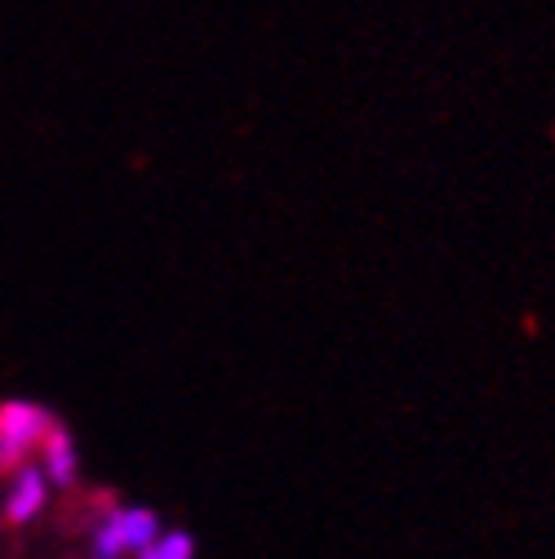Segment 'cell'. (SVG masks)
Segmentation results:
<instances>
[{
  "mask_svg": "<svg viewBox=\"0 0 555 559\" xmlns=\"http://www.w3.org/2000/svg\"><path fill=\"white\" fill-rule=\"evenodd\" d=\"M138 559H161V550L156 546H143V550H138Z\"/></svg>",
  "mask_w": 555,
  "mask_h": 559,
  "instance_id": "6",
  "label": "cell"
},
{
  "mask_svg": "<svg viewBox=\"0 0 555 559\" xmlns=\"http://www.w3.org/2000/svg\"><path fill=\"white\" fill-rule=\"evenodd\" d=\"M107 520H111V528H116L125 550H143V546H152L161 537V515L147 511V507H125V511H111Z\"/></svg>",
  "mask_w": 555,
  "mask_h": 559,
  "instance_id": "3",
  "label": "cell"
},
{
  "mask_svg": "<svg viewBox=\"0 0 555 559\" xmlns=\"http://www.w3.org/2000/svg\"><path fill=\"white\" fill-rule=\"evenodd\" d=\"M45 484H49V475H40V471H32V466L19 471L14 493H10V502H5V524L23 528V524H32V520L45 511V498H49Z\"/></svg>",
  "mask_w": 555,
  "mask_h": 559,
  "instance_id": "2",
  "label": "cell"
},
{
  "mask_svg": "<svg viewBox=\"0 0 555 559\" xmlns=\"http://www.w3.org/2000/svg\"><path fill=\"white\" fill-rule=\"evenodd\" d=\"M120 555H125V546H120V537H116L111 520H103V524H98V533H94V559H120Z\"/></svg>",
  "mask_w": 555,
  "mask_h": 559,
  "instance_id": "5",
  "label": "cell"
},
{
  "mask_svg": "<svg viewBox=\"0 0 555 559\" xmlns=\"http://www.w3.org/2000/svg\"><path fill=\"white\" fill-rule=\"evenodd\" d=\"M40 453H45V475L58 484V488H72L76 484V444L58 423L49 427V436L40 440Z\"/></svg>",
  "mask_w": 555,
  "mask_h": 559,
  "instance_id": "4",
  "label": "cell"
},
{
  "mask_svg": "<svg viewBox=\"0 0 555 559\" xmlns=\"http://www.w3.org/2000/svg\"><path fill=\"white\" fill-rule=\"evenodd\" d=\"M49 427H54V417L40 404H23V400L0 404V475L19 471L27 462V453L40 449Z\"/></svg>",
  "mask_w": 555,
  "mask_h": 559,
  "instance_id": "1",
  "label": "cell"
}]
</instances>
